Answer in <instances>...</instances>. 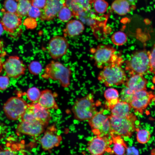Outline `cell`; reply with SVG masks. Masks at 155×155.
<instances>
[{"instance_id":"9a60e30c","label":"cell","mask_w":155,"mask_h":155,"mask_svg":"<svg viewBox=\"0 0 155 155\" xmlns=\"http://www.w3.org/2000/svg\"><path fill=\"white\" fill-rule=\"evenodd\" d=\"M62 140L61 136L57 133L56 128L52 125L48 127L39 142L43 150L48 151L58 146Z\"/></svg>"},{"instance_id":"4dcf8cb0","label":"cell","mask_w":155,"mask_h":155,"mask_svg":"<svg viewBox=\"0 0 155 155\" xmlns=\"http://www.w3.org/2000/svg\"><path fill=\"white\" fill-rule=\"evenodd\" d=\"M41 91L37 88L34 87L29 88L26 95L28 99L32 102L37 101L40 97Z\"/></svg>"},{"instance_id":"d590c367","label":"cell","mask_w":155,"mask_h":155,"mask_svg":"<svg viewBox=\"0 0 155 155\" xmlns=\"http://www.w3.org/2000/svg\"><path fill=\"white\" fill-rule=\"evenodd\" d=\"M42 11L40 9L32 5L28 13L27 16L29 17L34 19L40 17Z\"/></svg>"},{"instance_id":"1f68e13d","label":"cell","mask_w":155,"mask_h":155,"mask_svg":"<svg viewBox=\"0 0 155 155\" xmlns=\"http://www.w3.org/2000/svg\"><path fill=\"white\" fill-rule=\"evenodd\" d=\"M94 3V8L97 13H103L106 11L108 4L105 0H95Z\"/></svg>"},{"instance_id":"d6986e66","label":"cell","mask_w":155,"mask_h":155,"mask_svg":"<svg viewBox=\"0 0 155 155\" xmlns=\"http://www.w3.org/2000/svg\"><path fill=\"white\" fill-rule=\"evenodd\" d=\"M148 81L143 75L136 74L131 76L125 83L126 87L131 90L136 92L146 90Z\"/></svg>"},{"instance_id":"30bf717a","label":"cell","mask_w":155,"mask_h":155,"mask_svg":"<svg viewBox=\"0 0 155 155\" xmlns=\"http://www.w3.org/2000/svg\"><path fill=\"white\" fill-rule=\"evenodd\" d=\"M69 44L65 37L56 36L50 40L47 51L50 56L54 60L61 58L65 55L69 49Z\"/></svg>"},{"instance_id":"cb8c5ba5","label":"cell","mask_w":155,"mask_h":155,"mask_svg":"<svg viewBox=\"0 0 155 155\" xmlns=\"http://www.w3.org/2000/svg\"><path fill=\"white\" fill-rule=\"evenodd\" d=\"M130 5L126 0H115L112 4L111 8L118 14L123 16L129 11Z\"/></svg>"},{"instance_id":"bcb514c9","label":"cell","mask_w":155,"mask_h":155,"mask_svg":"<svg viewBox=\"0 0 155 155\" xmlns=\"http://www.w3.org/2000/svg\"></svg>"},{"instance_id":"3957f363","label":"cell","mask_w":155,"mask_h":155,"mask_svg":"<svg viewBox=\"0 0 155 155\" xmlns=\"http://www.w3.org/2000/svg\"><path fill=\"white\" fill-rule=\"evenodd\" d=\"M125 63V70L130 76L146 74L150 68V51L143 49L134 51Z\"/></svg>"},{"instance_id":"83f0119b","label":"cell","mask_w":155,"mask_h":155,"mask_svg":"<svg viewBox=\"0 0 155 155\" xmlns=\"http://www.w3.org/2000/svg\"><path fill=\"white\" fill-rule=\"evenodd\" d=\"M73 16L71 10L65 5L59 12L58 16L59 19L63 22H66L70 20Z\"/></svg>"},{"instance_id":"836d02e7","label":"cell","mask_w":155,"mask_h":155,"mask_svg":"<svg viewBox=\"0 0 155 155\" xmlns=\"http://www.w3.org/2000/svg\"><path fill=\"white\" fill-rule=\"evenodd\" d=\"M104 96L106 101L119 98L117 90L113 88H108L104 91Z\"/></svg>"},{"instance_id":"60d3db41","label":"cell","mask_w":155,"mask_h":155,"mask_svg":"<svg viewBox=\"0 0 155 155\" xmlns=\"http://www.w3.org/2000/svg\"><path fill=\"white\" fill-rule=\"evenodd\" d=\"M15 152L9 150L0 151V155H15Z\"/></svg>"},{"instance_id":"484cf974","label":"cell","mask_w":155,"mask_h":155,"mask_svg":"<svg viewBox=\"0 0 155 155\" xmlns=\"http://www.w3.org/2000/svg\"><path fill=\"white\" fill-rule=\"evenodd\" d=\"M111 40L115 45L120 46L124 44L127 40L126 34L123 32L118 31L113 33L111 36Z\"/></svg>"},{"instance_id":"f1b7e54d","label":"cell","mask_w":155,"mask_h":155,"mask_svg":"<svg viewBox=\"0 0 155 155\" xmlns=\"http://www.w3.org/2000/svg\"><path fill=\"white\" fill-rule=\"evenodd\" d=\"M135 92L126 87L123 88L120 93L121 100L130 103L133 100Z\"/></svg>"},{"instance_id":"f6af8a7d","label":"cell","mask_w":155,"mask_h":155,"mask_svg":"<svg viewBox=\"0 0 155 155\" xmlns=\"http://www.w3.org/2000/svg\"><path fill=\"white\" fill-rule=\"evenodd\" d=\"M16 0V1H17H17H18V0Z\"/></svg>"},{"instance_id":"ba28073f","label":"cell","mask_w":155,"mask_h":155,"mask_svg":"<svg viewBox=\"0 0 155 155\" xmlns=\"http://www.w3.org/2000/svg\"><path fill=\"white\" fill-rule=\"evenodd\" d=\"M1 11L3 14L0 24L10 37L18 39L22 33V30L20 27L22 23V17L17 13Z\"/></svg>"},{"instance_id":"2e32d148","label":"cell","mask_w":155,"mask_h":155,"mask_svg":"<svg viewBox=\"0 0 155 155\" xmlns=\"http://www.w3.org/2000/svg\"><path fill=\"white\" fill-rule=\"evenodd\" d=\"M65 5L63 0H47L42 11L40 18L42 21H49L54 19Z\"/></svg>"},{"instance_id":"7402d4cb","label":"cell","mask_w":155,"mask_h":155,"mask_svg":"<svg viewBox=\"0 0 155 155\" xmlns=\"http://www.w3.org/2000/svg\"><path fill=\"white\" fill-rule=\"evenodd\" d=\"M131 108L129 103L120 100L111 109V115L119 117H126L131 113Z\"/></svg>"},{"instance_id":"4316f807","label":"cell","mask_w":155,"mask_h":155,"mask_svg":"<svg viewBox=\"0 0 155 155\" xmlns=\"http://www.w3.org/2000/svg\"><path fill=\"white\" fill-rule=\"evenodd\" d=\"M136 138L137 141L140 143L145 144L150 140V134L148 131L146 129L140 130L137 128L136 131Z\"/></svg>"},{"instance_id":"4fadbf2b","label":"cell","mask_w":155,"mask_h":155,"mask_svg":"<svg viewBox=\"0 0 155 155\" xmlns=\"http://www.w3.org/2000/svg\"><path fill=\"white\" fill-rule=\"evenodd\" d=\"M45 127L36 119L20 121L16 129L17 134H23L36 137L45 131Z\"/></svg>"},{"instance_id":"e0dca14e","label":"cell","mask_w":155,"mask_h":155,"mask_svg":"<svg viewBox=\"0 0 155 155\" xmlns=\"http://www.w3.org/2000/svg\"><path fill=\"white\" fill-rule=\"evenodd\" d=\"M95 0H65V5L72 11L73 16L78 18L83 12L89 10Z\"/></svg>"},{"instance_id":"8d00e7d4","label":"cell","mask_w":155,"mask_h":155,"mask_svg":"<svg viewBox=\"0 0 155 155\" xmlns=\"http://www.w3.org/2000/svg\"><path fill=\"white\" fill-rule=\"evenodd\" d=\"M9 84V80L7 75L0 76V90L7 89Z\"/></svg>"},{"instance_id":"d6a6232c","label":"cell","mask_w":155,"mask_h":155,"mask_svg":"<svg viewBox=\"0 0 155 155\" xmlns=\"http://www.w3.org/2000/svg\"><path fill=\"white\" fill-rule=\"evenodd\" d=\"M28 68L29 72L35 75L40 74L42 69V67L40 63L35 61H31L28 65Z\"/></svg>"},{"instance_id":"f546056e","label":"cell","mask_w":155,"mask_h":155,"mask_svg":"<svg viewBox=\"0 0 155 155\" xmlns=\"http://www.w3.org/2000/svg\"><path fill=\"white\" fill-rule=\"evenodd\" d=\"M15 0H5L3 3L4 8L1 11L17 13L18 3Z\"/></svg>"},{"instance_id":"74e56055","label":"cell","mask_w":155,"mask_h":155,"mask_svg":"<svg viewBox=\"0 0 155 155\" xmlns=\"http://www.w3.org/2000/svg\"><path fill=\"white\" fill-rule=\"evenodd\" d=\"M24 24L27 28L32 29L35 28L37 23L35 19L29 17L25 20Z\"/></svg>"},{"instance_id":"f35d334b","label":"cell","mask_w":155,"mask_h":155,"mask_svg":"<svg viewBox=\"0 0 155 155\" xmlns=\"http://www.w3.org/2000/svg\"><path fill=\"white\" fill-rule=\"evenodd\" d=\"M47 0H31L32 5L40 9H43L45 6Z\"/></svg>"},{"instance_id":"7a4b0ae2","label":"cell","mask_w":155,"mask_h":155,"mask_svg":"<svg viewBox=\"0 0 155 155\" xmlns=\"http://www.w3.org/2000/svg\"><path fill=\"white\" fill-rule=\"evenodd\" d=\"M110 123V135L120 136L125 137H131L136 131L135 122L137 118L133 113H131L125 117H119L110 115H109Z\"/></svg>"},{"instance_id":"52a82bcc","label":"cell","mask_w":155,"mask_h":155,"mask_svg":"<svg viewBox=\"0 0 155 155\" xmlns=\"http://www.w3.org/2000/svg\"><path fill=\"white\" fill-rule=\"evenodd\" d=\"M28 106L23 98L17 96L9 98L4 104L3 110L7 117L12 120H17L21 118Z\"/></svg>"},{"instance_id":"ee69618b","label":"cell","mask_w":155,"mask_h":155,"mask_svg":"<svg viewBox=\"0 0 155 155\" xmlns=\"http://www.w3.org/2000/svg\"><path fill=\"white\" fill-rule=\"evenodd\" d=\"M151 154L155 155V149H153L151 151Z\"/></svg>"},{"instance_id":"9c48e42d","label":"cell","mask_w":155,"mask_h":155,"mask_svg":"<svg viewBox=\"0 0 155 155\" xmlns=\"http://www.w3.org/2000/svg\"><path fill=\"white\" fill-rule=\"evenodd\" d=\"M103 110L97 112L90 119L88 124L91 131L96 136H109L110 130V123L109 115L103 114Z\"/></svg>"},{"instance_id":"603a6c76","label":"cell","mask_w":155,"mask_h":155,"mask_svg":"<svg viewBox=\"0 0 155 155\" xmlns=\"http://www.w3.org/2000/svg\"><path fill=\"white\" fill-rule=\"evenodd\" d=\"M111 137L114 143V146L111 154L118 155L124 154L127 147L121 136H113Z\"/></svg>"},{"instance_id":"6da1fadb","label":"cell","mask_w":155,"mask_h":155,"mask_svg":"<svg viewBox=\"0 0 155 155\" xmlns=\"http://www.w3.org/2000/svg\"><path fill=\"white\" fill-rule=\"evenodd\" d=\"M123 58L118 59L104 67L98 76L99 81L107 87L125 84L127 80L126 74L121 65Z\"/></svg>"},{"instance_id":"44dd1931","label":"cell","mask_w":155,"mask_h":155,"mask_svg":"<svg viewBox=\"0 0 155 155\" xmlns=\"http://www.w3.org/2000/svg\"><path fill=\"white\" fill-rule=\"evenodd\" d=\"M83 23L80 21L72 20L68 22L65 28L63 30L65 37H73L79 35L84 30Z\"/></svg>"},{"instance_id":"ac0fdd59","label":"cell","mask_w":155,"mask_h":155,"mask_svg":"<svg viewBox=\"0 0 155 155\" xmlns=\"http://www.w3.org/2000/svg\"><path fill=\"white\" fill-rule=\"evenodd\" d=\"M28 106L35 119L46 127L51 119V114L49 109L42 106L38 101L32 102L28 104Z\"/></svg>"},{"instance_id":"277c9868","label":"cell","mask_w":155,"mask_h":155,"mask_svg":"<svg viewBox=\"0 0 155 155\" xmlns=\"http://www.w3.org/2000/svg\"><path fill=\"white\" fill-rule=\"evenodd\" d=\"M71 71L69 68L65 66L57 61H51L45 66L42 77L58 81L63 88L68 87L70 84Z\"/></svg>"},{"instance_id":"5bb4252c","label":"cell","mask_w":155,"mask_h":155,"mask_svg":"<svg viewBox=\"0 0 155 155\" xmlns=\"http://www.w3.org/2000/svg\"><path fill=\"white\" fill-rule=\"evenodd\" d=\"M155 100V95L146 90L135 92L133 100L129 103L135 111L142 114L144 110L153 100Z\"/></svg>"},{"instance_id":"8992f818","label":"cell","mask_w":155,"mask_h":155,"mask_svg":"<svg viewBox=\"0 0 155 155\" xmlns=\"http://www.w3.org/2000/svg\"><path fill=\"white\" fill-rule=\"evenodd\" d=\"M75 118L80 121L89 120L98 112L92 93L76 100L72 108Z\"/></svg>"},{"instance_id":"e575fe53","label":"cell","mask_w":155,"mask_h":155,"mask_svg":"<svg viewBox=\"0 0 155 155\" xmlns=\"http://www.w3.org/2000/svg\"><path fill=\"white\" fill-rule=\"evenodd\" d=\"M150 72L155 75V44L150 51Z\"/></svg>"},{"instance_id":"7c38bea8","label":"cell","mask_w":155,"mask_h":155,"mask_svg":"<svg viewBox=\"0 0 155 155\" xmlns=\"http://www.w3.org/2000/svg\"><path fill=\"white\" fill-rule=\"evenodd\" d=\"M109 136L96 137L92 138L88 142L87 149L92 155H101L106 152L111 154L112 150L109 146L113 142L112 137Z\"/></svg>"},{"instance_id":"ffe728a7","label":"cell","mask_w":155,"mask_h":155,"mask_svg":"<svg viewBox=\"0 0 155 155\" xmlns=\"http://www.w3.org/2000/svg\"><path fill=\"white\" fill-rule=\"evenodd\" d=\"M37 101L47 109L58 110L59 109L54 95L52 91L49 89H46L41 91L40 97Z\"/></svg>"},{"instance_id":"d4e9b609","label":"cell","mask_w":155,"mask_h":155,"mask_svg":"<svg viewBox=\"0 0 155 155\" xmlns=\"http://www.w3.org/2000/svg\"><path fill=\"white\" fill-rule=\"evenodd\" d=\"M17 13L20 16H27L28 11L31 6V0H18Z\"/></svg>"},{"instance_id":"8fae6325","label":"cell","mask_w":155,"mask_h":155,"mask_svg":"<svg viewBox=\"0 0 155 155\" xmlns=\"http://www.w3.org/2000/svg\"><path fill=\"white\" fill-rule=\"evenodd\" d=\"M3 67L8 77L17 79L25 74L27 67L19 57L11 56L3 63Z\"/></svg>"},{"instance_id":"5b68a950","label":"cell","mask_w":155,"mask_h":155,"mask_svg":"<svg viewBox=\"0 0 155 155\" xmlns=\"http://www.w3.org/2000/svg\"><path fill=\"white\" fill-rule=\"evenodd\" d=\"M90 52L95 66L102 69L115 61L121 56L117 53L116 49L109 44H100L91 48Z\"/></svg>"},{"instance_id":"ab89813d","label":"cell","mask_w":155,"mask_h":155,"mask_svg":"<svg viewBox=\"0 0 155 155\" xmlns=\"http://www.w3.org/2000/svg\"><path fill=\"white\" fill-rule=\"evenodd\" d=\"M120 100H121V98H118L106 101L105 104V107L106 108L111 110Z\"/></svg>"},{"instance_id":"b9f144b4","label":"cell","mask_w":155,"mask_h":155,"mask_svg":"<svg viewBox=\"0 0 155 155\" xmlns=\"http://www.w3.org/2000/svg\"><path fill=\"white\" fill-rule=\"evenodd\" d=\"M130 5H133L135 4L138 0H126Z\"/></svg>"},{"instance_id":"7bdbcfd3","label":"cell","mask_w":155,"mask_h":155,"mask_svg":"<svg viewBox=\"0 0 155 155\" xmlns=\"http://www.w3.org/2000/svg\"><path fill=\"white\" fill-rule=\"evenodd\" d=\"M3 68V63L0 57V73L2 71Z\"/></svg>"}]
</instances>
